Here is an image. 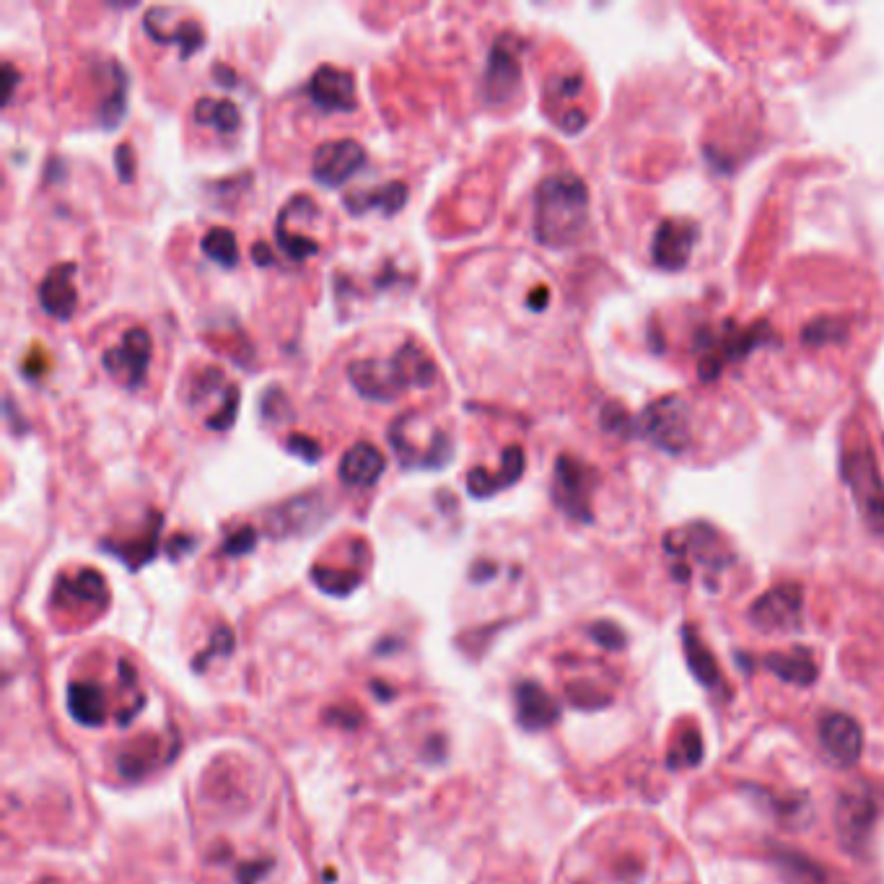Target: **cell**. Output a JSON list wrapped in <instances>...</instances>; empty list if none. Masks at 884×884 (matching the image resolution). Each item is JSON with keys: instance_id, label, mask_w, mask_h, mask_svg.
Wrapping results in <instances>:
<instances>
[{"instance_id": "3957f363", "label": "cell", "mask_w": 884, "mask_h": 884, "mask_svg": "<svg viewBox=\"0 0 884 884\" xmlns=\"http://www.w3.org/2000/svg\"><path fill=\"white\" fill-rule=\"evenodd\" d=\"M843 480L851 490L855 509L864 524L874 534H884V480L880 473L874 449L866 441L846 449L843 454Z\"/></svg>"}, {"instance_id": "b9f144b4", "label": "cell", "mask_w": 884, "mask_h": 884, "mask_svg": "<svg viewBox=\"0 0 884 884\" xmlns=\"http://www.w3.org/2000/svg\"><path fill=\"white\" fill-rule=\"evenodd\" d=\"M581 91V76H553L547 81V99L551 102H566Z\"/></svg>"}, {"instance_id": "836d02e7", "label": "cell", "mask_w": 884, "mask_h": 884, "mask_svg": "<svg viewBox=\"0 0 884 884\" xmlns=\"http://www.w3.org/2000/svg\"><path fill=\"white\" fill-rule=\"evenodd\" d=\"M703 758V739L695 729L682 732L677 737V745L672 755H669V766L672 768H693Z\"/></svg>"}, {"instance_id": "7a4b0ae2", "label": "cell", "mask_w": 884, "mask_h": 884, "mask_svg": "<svg viewBox=\"0 0 884 884\" xmlns=\"http://www.w3.org/2000/svg\"><path fill=\"white\" fill-rule=\"evenodd\" d=\"M589 220V190L574 171L545 177L534 192V237L540 245L560 249L581 239Z\"/></svg>"}, {"instance_id": "60d3db41", "label": "cell", "mask_w": 884, "mask_h": 884, "mask_svg": "<svg viewBox=\"0 0 884 884\" xmlns=\"http://www.w3.org/2000/svg\"><path fill=\"white\" fill-rule=\"evenodd\" d=\"M285 449H288L291 454L302 456L304 462H319V460H322V444H319V441H314L311 437H306V433H291V437L285 439Z\"/></svg>"}, {"instance_id": "8d00e7d4", "label": "cell", "mask_w": 884, "mask_h": 884, "mask_svg": "<svg viewBox=\"0 0 884 884\" xmlns=\"http://www.w3.org/2000/svg\"><path fill=\"white\" fill-rule=\"evenodd\" d=\"M568 698H570V703L579 705V709H602L604 703H610V695L602 693V690L591 682L570 684Z\"/></svg>"}, {"instance_id": "30bf717a", "label": "cell", "mask_w": 884, "mask_h": 884, "mask_svg": "<svg viewBox=\"0 0 884 884\" xmlns=\"http://www.w3.org/2000/svg\"><path fill=\"white\" fill-rule=\"evenodd\" d=\"M363 161H366V151L361 148V143L351 138L327 140L317 146L311 156V174L325 188H340L363 167Z\"/></svg>"}, {"instance_id": "7bdbcfd3", "label": "cell", "mask_w": 884, "mask_h": 884, "mask_svg": "<svg viewBox=\"0 0 884 884\" xmlns=\"http://www.w3.org/2000/svg\"><path fill=\"white\" fill-rule=\"evenodd\" d=\"M591 638L599 646L610 648V651H617V648L625 646V633L615 623H610V620H599V623L591 625Z\"/></svg>"}, {"instance_id": "5bb4252c", "label": "cell", "mask_w": 884, "mask_h": 884, "mask_svg": "<svg viewBox=\"0 0 884 884\" xmlns=\"http://www.w3.org/2000/svg\"><path fill=\"white\" fill-rule=\"evenodd\" d=\"M695 237L698 228L695 224H690V220L684 218L661 220L659 228H656L651 245L654 262L661 270H682L688 265L690 252H693Z\"/></svg>"}, {"instance_id": "7402d4cb", "label": "cell", "mask_w": 884, "mask_h": 884, "mask_svg": "<svg viewBox=\"0 0 884 884\" xmlns=\"http://www.w3.org/2000/svg\"><path fill=\"white\" fill-rule=\"evenodd\" d=\"M405 203H408V184L405 182H387L382 184V188L348 192V195L342 197V205H345L348 213H353V216H363V213L369 211H382L384 216H395Z\"/></svg>"}, {"instance_id": "4dcf8cb0", "label": "cell", "mask_w": 884, "mask_h": 884, "mask_svg": "<svg viewBox=\"0 0 884 884\" xmlns=\"http://www.w3.org/2000/svg\"><path fill=\"white\" fill-rule=\"evenodd\" d=\"M125 110H127V73L123 70V66H117L114 89L99 102L97 110L99 125L106 127V131H114V127L120 125V120L125 117Z\"/></svg>"}, {"instance_id": "6da1fadb", "label": "cell", "mask_w": 884, "mask_h": 884, "mask_svg": "<svg viewBox=\"0 0 884 884\" xmlns=\"http://www.w3.org/2000/svg\"><path fill=\"white\" fill-rule=\"evenodd\" d=\"M437 379V363L416 340H405L389 359H359L348 366L351 387L374 403H392L408 389H428Z\"/></svg>"}, {"instance_id": "ab89813d", "label": "cell", "mask_w": 884, "mask_h": 884, "mask_svg": "<svg viewBox=\"0 0 884 884\" xmlns=\"http://www.w3.org/2000/svg\"><path fill=\"white\" fill-rule=\"evenodd\" d=\"M257 545V530L254 526H239V530H234L228 537L224 540V545H220V551L226 555H231V558H237V555H247L249 551H254Z\"/></svg>"}, {"instance_id": "52a82bcc", "label": "cell", "mask_w": 884, "mask_h": 884, "mask_svg": "<svg viewBox=\"0 0 884 884\" xmlns=\"http://www.w3.org/2000/svg\"><path fill=\"white\" fill-rule=\"evenodd\" d=\"M154 342L148 330L143 327H131L117 345L106 348L102 353V366L114 382H120L127 389H138L146 382L148 363H151Z\"/></svg>"}, {"instance_id": "e575fe53", "label": "cell", "mask_w": 884, "mask_h": 884, "mask_svg": "<svg viewBox=\"0 0 884 884\" xmlns=\"http://www.w3.org/2000/svg\"><path fill=\"white\" fill-rule=\"evenodd\" d=\"M275 239H277V247L283 249V254L291 257V260H296V262L309 260L311 254L319 252L317 241L309 237H302V234H291L288 228L275 226Z\"/></svg>"}, {"instance_id": "7c38bea8", "label": "cell", "mask_w": 884, "mask_h": 884, "mask_svg": "<svg viewBox=\"0 0 884 884\" xmlns=\"http://www.w3.org/2000/svg\"><path fill=\"white\" fill-rule=\"evenodd\" d=\"M766 325H755L750 330H729V332H722L716 335V338H703V345H705V353L701 355V363H698V374H701V379H716L718 374H722V369L726 363L732 361H739L745 359L747 353H752L755 345H760V340L766 338L768 332Z\"/></svg>"}, {"instance_id": "f1b7e54d", "label": "cell", "mask_w": 884, "mask_h": 884, "mask_svg": "<svg viewBox=\"0 0 884 884\" xmlns=\"http://www.w3.org/2000/svg\"><path fill=\"white\" fill-rule=\"evenodd\" d=\"M682 641H684V659H688L693 675L703 684H709V688H716V684L722 682V672H718V665H716V659H713L711 648L705 646L701 636L690 631V627H684Z\"/></svg>"}, {"instance_id": "d6986e66", "label": "cell", "mask_w": 884, "mask_h": 884, "mask_svg": "<svg viewBox=\"0 0 884 884\" xmlns=\"http://www.w3.org/2000/svg\"><path fill=\"white\" fill-rule=\"evenodd\" d=\"M513 698H517V718L524 729L542 732L558 722L560 705L537 682H519L517 690H513Z\"/></svg>"}, {"instance_id": "816d5d0a", "label": "cell", "mask_w": 884, "mask_h": 884, "mask_svg": "<svg viewBox=\"0 0 884 884\" xmlns=\"http://www.w3.org/2000/svg\"><path fill=\"white\" fill-rule=\"evenodd\" d=\"M547 302H551V291H547L545 285H537V288H534L532 294H530V298H526V304H530L534 311L545 309Z\"/></svg>"}, {"instance_id": "83f0119b", "label": "cell", "mask_w": 884, "mask_h": 884, "mask_svg": "<svg viewBox=\"0 0 884 884\" xmlns=\"http://www.w3.org/2000/svg\"><path fill=\"white\" fill-rule=\"evenodd\" d=\"M159 530H161V517L156 513V522L146 534H140V537H135V540H123V542H102V547H106V551L117 555L120 560L127 563V566L135 570L156 555V547H159Z\"/></svg>"}, {"instance_id": "7dc6e473", "label": "cell", "mask_w": 884, "mask_h": 884, "mask_svg": "<svg viewBox=\"0 0 884 884\" xmlns=\"http://www.w3.org/2000/svg\"><path fill=\"white\" fill-rule=\"evenodd\" d=\"M190 547H195V540H192V537H184V534H174V537L169 540L167 551H169L171 558H180V555H182V553H188Z\"/></svg>"}, {"instance_id": "c3c4849f", "label": "cell", "mask_w": 884, "mask_h": 884, "mask_svg": "<svg viewBox=\"0 0 884 884\" xmlns=\"http://www.w3.org/2000/svg\"><path fill=\"white\" fill-rule=\"evenodd\" d=\"M24 371H26V376H32V379H37V376H42V371H45V351H34L32 355H29V359L24 361Z\"/></svg>"}, {"instance_id": "9c48e42d", "label": "cell", "mask_w": 884, "mask_h": 884, "mask_svg": "<svg viewBox=\"0 0 884 884\" xmlns=\"http://www.w3.org/2000/svg\"><path fill=\"white\" fill-rule=\"evenodd\" d=\"M802 604L804 594L802 587L794 581L779 583V587L768 589L758 602L752 604L750 620L760 631L770 633H789L802 625Z\"/></svg>"}, {"instance_id": "4fadbf2b", "label": "cell", "mask_w": 884, "mask_h": 884, "mask_svg": "<svg viewBox=\"0 0 884 884\" xmlns=\"http://www.w3.org/2000/svg\"><path fill=\"white\" fill-rule=\"evenodd\" d=\"M306 94L311 104L325 112H353L355 110V78L348 70L335 66H319L314 70Z\"/></svg>"}, {"instance_id": "ba28073f", "label": "cell", "mask_w": 884, "mask_h": 884, "mask_svg": "<svg viewBox=\"0 0 884 884\" xmlns=\"http://www.w3.org/2000/svg\"><path fill=\"white\" fill-rule=\"evenodd\" d=\"M522 86V63H519V42L513 34H501L494 42L485 68L483 94L490 104H506L517 97Z\"/></svg>"}, {"instance_id": "2e32d148", "label": "cell", "mask_w": 884, "mask_h": 884, "mask_svg": "<svg viewBox=\"0 0 884 884\" xmlns=\"http://www.w3.org/2000/svg\"><path fill=\"white\" fill-rule=\"evenodd\" d=\"M73 277H76V262H60V265L49 268L45 281L39 283L37 291L39 306L45 309V314H49L53 319H60V322H68L78 306Z\"/></svg>"}, {"instance_id": "f6af8a7d", "label": "cell", "mask_w": 884, "mask_h": 884, "mask_svg": "<svg viewBox=\"0 0 884 884\" xmlns=\"http://www.w3.org/2000/svg\"><path fill=\"white\" fill-rule=\"evenodd\" d=\"M114 167H117L120 182L135 180V151L131 143H120L117 151H114Z\"/></svg>"}, {"instance_id": "4316f807", "label": "cell", "mask_w": 884, "mask_h": 884, "mask_svg": "<svg viewBox=\"0 0 884 884\" xmlns=\"http://www.w3.org/2000/svg\"><path fill=\"white\" fill-rule=\"evenodd\" d=\"M192 117H195V123L213 127V131H218L224 135L237 133L241 125L239 106L234 102H228V99H211V97L197 99L195 110H192Z\"/></svg>"}, {"instance_id": "f5cc1de1", "label": "cell", "mask_w": 884, "mask_h": 884, "mask_svg": "<svg viewBox=\"0 0 884 884\" xmlns=\"http://www.w3.org/2000/svg\"><path fill=\"white\" fill-rule=\"evenodd\" d=\"M252 260H254L260 268L273 265V252H270L265 241H257V245L252 247Z\"/></svg>"}, {"instance_id": "d590c367", "label": "cell", "mask_w": 884, "mask_h": 884, "mask_svg": "<svg viewBox=\"0 0 884 884\" xmlns=\"http://www.w3.org/2000/svg\"><path fill=\"white\" fill-rule=\"evenodd\" d=\"M237 412H239V387L237 384H226L224 405L205 420V426H208L211 431H228V428L234 426V420H237Z\"/></svg>"}, {"instance_id": "44dd1931", "label": "cell", "mask_w": 884, "mask_h": 884, "mask_svg": "<svg viewBox=\"0 0 884 884\" xmlns=\"http://www.w3.org/2000/svg\"><path fill=\"white\" fill-rule=\"evenodd\" d=\"M143 32H146L154 42H159V45L180 47L182 60H188L190 55H195L197 49L205 45V32L195 19H184L180 21V26L167 29L159 19H156V13L151 9H148L146 16H143Z\"/></svg>"}, {"instance_id": "f35d334b", "label": "cell", "mask_w": 884, "mask_h": 884, "mask_svg": "<svg viewBox=\"0 0 884 884\" xmlns=\"http://www.w3.org/2000/svg\"><path fill=\"white\" fill-rule=\"evenodd\" d=\"M602 428L608 433H615V437H627V433L636 431V423H633L625 408H620L617 403H610L602 410Z\"/></svg>"}, {"instance_id": "ee69618b", "label": "cell", "mask_w": 884, "mask_h": 884, "mask_svg": "<svg viewBox=\"0 0 884 884\" xmlns=\"http://www.w3.org/2000/svg\"><path fill=\"white\" fill-rule=\"evenodd\" d=\"M234 648V633L228 631V627H218L216 633H213V644H211V648H205L203 651V656H200V659L195 661V669H200L205 665V661H211L213 656H224V654H228Z\"/></svg>"}, {"instance_id": "bcb514c9", "label": "cell", "mask_w": 884, "mask_h": 884, "mask_svg": "<svg viewBox=\"0 0 884 884\" xmlns=\"http://www.w3.org/2000/svg\"><path fill=\"white\" fill-rule=\"evenodd\" d=\"M583 125H587V112L576 110V106H570V110L560 117V127L566 133H579L583 131Z\"/></svg>"}, {"instance_id": "e0dca14e", "label": "cell", "mask_w": 884, "mask_h": 884, "mask_svg": "<svg viewBox=\"0 0 884 884\" xmlns=\"http://www.w3.org/2000/svg\"><path fill=\"white\" fill-rule=\"evenodd\" d=\"M524 449L519 444H511L503 449L501 454V469L498 473H490L488 467L477 465L467 473V490L473 498H490L498 490L509 488L524 475Z\"/></svg>"}, {"instance_id": "f546056e", "label": "cell", "mask_w": 884, "mask_h": 884, "mask_svg": "<svg viewBox=\"0 0 884 884\" xmlns=\"http://www.w3.org/2000/svg\"><path fill=\"white\" fill-rule=\"evenodd\" d=\"M200 247L203 252L211 257L213 262H218L220 268H237L239 265V245H237V234L226 226H213L203 234L200 239Z\"/></svg>"}, {"instance_id": "681fc988", "label": "cell", "mask_w": 884, "mask_h": 884, "mask_svg": "<svg viewBox=\"0 0 884 884\" xmlns=\"http://www.w3.org/2000/svg\"><path fill=\"white\" fill-rule=\"evenodd\" d=\"M3 78H5V97H3V102L11 104L13 91H16V83H19V73H16V68L11 66V63H3Z\"/></svg>"}, {"instance_id": "d6a6232c", "label": "cell", "mask_w": 884, "mask_h": 884, "mask_svg": "<svg viewBox=\"0 0 884 884\" xmlns=\"http://www.w3.org/2000/svg\"><path fill=\"white\" fill-rule=\"evenodd\" d=\"M802 338L807 345H832V342L848 338V325L838 317H817L815 322L804 327Z\"/></svg>"}, {"instance_id": "f907efd6", "label": "cell", "mask_w": 884, "mask_h": 884, "mask_svg": "<svg viewBox=\"0 0 884 884\" xmlns=\"http://www.w3.org/2000/svg\"><path fill=\"white\" fill-rule=\"evenodd\" d=\"M268 872V861H260V864H249L239 872V882L241 884H254L260 880V874Z\"/></svg>"}, {"instance_id": "8fae6325", "label": "cell", "mask_w": 884, "mask_h": 884, "mask_svg": "<svg viewBox=\"0 0 884 884\" xmlns=\"http://www.w3.org/2000/svg\"><path fill=\"white\" fill-rule=\"evenodd\" d=\"M387 439H389V446L395 449V456L403 467L441 469L452 462L454 444L444 431H433L431 444L420 446L412 439H408V433H405V428H403V420H399V416H397L387 428Z\"/></svg>"}, {"instance_id": "74e56055", "label": "cell", "mask_w": 884, "mask_h": 884, "mask_svg": "<svg viewBox=\"0 0 884 884\" xmlns=\"http://www.w3.org/2000/svg\"><path fill=\"white\" fill-rule=\"evenodd\" d=\"M260 410H262V418L273 420V423L291 418V405H288V399H285L281 387L265 389V395H262V399H260Z\"/></svg>"}, {"instance_id": "603a6c76", "label": "cell", "mask_w": 884, "mask_h": 884, "mask_svg": "<svg viewBox=\"0 0 884 884\" xmlns=\"http://www.w3.org/2000/svg\"><path fill=\"white\" fill-rule=\"evenodd\" d=\"M319 517H322V498L317 494H304L291 498V501H285L283 506H277V509L268 517V526L277 534V537H283V534L288 532L306 530V526H311L314 519Z\"/></svg>"}, {"instance_id": "277c9868", "label": "cell", "mask_w": 884, "mask_h": 884, "mask_svg": "<svg viewBox=\"0 0 884 884\" xmlns=\"http://www.w3.org/2000/svg\"><path fill=\"white\" fill-rule=\"evenodd\" d=\"M665 545L677 581H688L693 576V566H701L709 576H716L732 563V553L709 524H690L677 530L669 534Z\"/></svg>"}, {"instance_id": "9a60e30c", "label": "cell", "mask_w": 884, "mask_h": 884, "mask_svg": "<svg viewBox=\"0 0 884 884\" xmlns=\"http://www.w3.org/2000/svg\"><path fill=\"white\" fill-rule=\"evenodd\" d=\"M819 741L823 750L830 755L838 766H853L859 762L861 750H864V734L861 726L846 713H827L819 722Z\"/></svg>"}, {"instance_id": "1f68e13d", "label": "cell", "mask_w": 884, "mask_h": 884, "mask_svg": "<svg viewBox=\"0 0 884 884\" xmlns=\"http://www.w3.org/2000/svg\"><path fill=\"white\" fill-rule=\"evenodd\" d=\"M311 581L317 583L325 594L335 597H345L361 583L359 570H342V568H325V566H314L311 568Z\"/></svg>"}, {"instance_id": "484cf974", "label": "cell", "mask_w": 884, "mask_h": 884, "mask_svg": "<svg viewBox=\"0 0 884 884\" xmlns=\"http://www.w3.org/2000/svg\"><path fill=\"white\" fill-rule=\"evenodd\" d=\"M63 594V599H76V602L83 604H94V608H102L106 604V581L102 579V574L94 568H83L78 570L76 576H63L57 581V597Z\"/></svg>"}, {"instance_id": "8992f818", "label": "cell", "mask_w": 884, "mask_h": 884, "mask_svg": "<svg viewBox=\"0 0 884 884\" xmlns=\"http://www.w3.org/2000/svg\"><path fill=\"white\" fill-rule=\"evenodd\" d=\"M597 473L587 462L570 454H560L555 460L553 473V503L574 522H591V494L597 488Z\"/></svg>"}, {"instance_id": "cb8c5ba5", "label": "cell", "mask_w": 884, "mask_h": 884, "mask_svg": "<svg viewBox=\"0 0 884 884\" xmlns=\"http://www.w3.org/2000/svg\"><path fill=\"white\" fill-rule=\"evenodd\" d=\"M68 711L78 724L99 726L106 718L104 690L94 682H73L68 688Z\"/></svg>"}, {"instance_id": "d4e9b609", "label": "cell", "mask_w": 884, "mask_h": 884, "mask_svg": "<svg viewBox=\"0 0 884 884\" xmlns=\"http://www.w3.org/2000/svg\"><path fill=\"white\" fill-rule=\"evenodd\" d=\"M766 667L775 677H781L783 682L798 684V688H807L817 680V661L809 651H786V654H770L766 659Z\"/></svg>"}, {"instance_id": "ac0fdd59", "label": "cell", "mask_w": 884, "mask_h": 884, "mask_svg": "<svg viewBox=\"0 0 884 884\" xmlns=\"http://www.w3.org/2000/svg\"><path fill=\"white\" fill-rule=\"evenodd\" d=\"M387 469V460L384 454L369 441H355V444L342 454L338 475L340 483L348 488H371Z\"/></svg>"}, {"instance_id": "ffe728a7", "label": "cell", "mask_w": 884, "mask_h": 884, "mask_svg": "<svg viewBox=\"0 0 884 884\" xmlns=\"http://www.w3.org/2000/svg\"><path fill=\"white\" fill-rule=\"evenodd\" d=\"M876 817L874 802L864 794H846L838 802V832L846 846L859 848L872 830Z\"/></svg>"}, {"instance_id": "5b68a950", "label": "cell", "mask_w": 884, "mask_h": 884, "mask_svg": "<svg viewBox=\"0 0 884 884\" xmlns=\"http://www.w3.org/2000/svg\"><path fill=\"white\" fill-rule=\"evenodd\" d=\"M636 431L656 449L667 454H684L693 444V426H690V408L682 397L667 395L638 416Z\"/></svg>"}]
</instances>
